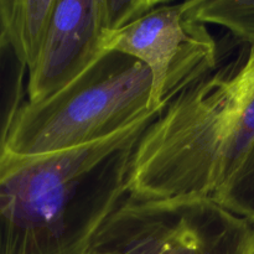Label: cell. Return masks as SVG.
Wrapping results in <instances>:
<instances>
[{
	"mask_svg": "<svg viewBox=\"0 0 254 254\" xmlns=\"http://www.w3.org/2000/svg\"><path fill=\"white\" fill-rule=\"evenodd\" d=\"M212 198L232 212L254 221V146L237 173Z\"/></svg>",
	"mask_w": 254,
	"mask_h": 254,
	"instance_id": "obj_10",
	"label": "cell"
},
{
	"mask_svg": "<svg viewBox=\"0 0 254 254\" xmlns=\"http://www.w3.org/2000/svg\"><path fill=\"white\" fill-rule=\"evenodd\" d=\"M161 1L163 0H103L104 20L109 37L140 19Z\"/></svg>",
	"mask_w": 254,
	"mask_h": 254,
	"instance_id": "obj_11",
	"label": "cell"
},
{
	"mask_svg": "<svg viewBox=\"0 0 254 254\" xmlns=\"http://www.w3.org/2000/svg\"><path fill=\"white\" fill-rule=\"evenodd\" d=\"M254 146V44L171 99L134 151L129 195L212 197Z\"/></svg>",
	"mask_w": 254,
	"mask_h": 254,
	"instance_id": "obj_2",
	"label": "cell"
},
{
	"mask_svg": "<svg viewBox=\"0 0 254 254\" xmlns=\"http://www.w3.org/2000/svg\"><path fill=\"white\" fill-rule=\"evenodd\" d=\"M57 0H9L7 40L15 52L31 68L49 32Z\"/></svg>",
	"mask_w": 254,
	"mask_h": 254,
	"instance_id": "obj_7",
	"label": "cell"
},
{
	"mask_svg": "<svg viewBox=\"0 0 254 254\" xmlns=\"http://www.w3.org/2000/svg\"><path fill=\"white\" fill-rule=\"evenodd\" d=\"M107 50L143 62L151 74V103L163 109L218 64V47L197 15V0H163L112 35Z\"/></svg>",
	"mask_w": 254,
	"mask_h": 254,
	"instance_id": "obj_5",
	"label": "cell"
},
{
	"mask_svg": "<svg viewBox=\"0 0 254 254\" xmlns=\"http://www.w3.org/2000/svg\"><path fill=\"white\" fill-rule=\"evenodd\" d=\"M109 32L103 0H57L49 32L29 72L26 102L64 89L106 54Z\"/></svg>",
	"mask_w": 254,
	"mask_h": 254,
	"instance_id": "obj_6",
	"label": "cell"
},
{
	"mask_svg": "<svg viewBox=\"0 0 254 254\" xmlns=\"http://www.w3.org/2000/svg\"><path fill=\"white\" fill-rule=\"evenodd\" d=\"M151 74L134 57L107 51L72 83L44 101L25 102L6 150L32 156L104 140L149 114Z\"/></svg>",
	"mask_w": 254,
	"mask_h": 254,
	"instance_id": "obj_3",
	"label": "cell"
},
{
	"mask_svg": "<svg viewBox=\"0 0 254 254\" xmlns=\"http://www.w3.org/2000/svg\"><path fill=\"white\" fill-rule=\"evenodd\" d=\"M159 112L96 143L0 156V254H89L129 195L136 145Z\"/></svg>",
	"mask_w": 254,
	"mask_h": 254,
	"instance_id": "obj_1",
	"label": "cell"
},
{
	"mask_svg": "<svg viewBox=\"0 0 254 254\" xmlns=\"http://www.w3.org/2000/svg\"><path fill=\"white\" fill-rule=\"evenodd\" d=\"M202 22L227 29L242 44H254V0H197Z\"/></svg>",
	"mask_w": 254,
	"mask_h": 254,
	"instance_id": "obj_9",
	"label": "cell"
},
{
	"mask_svg": "<svg viewBox=\"0 0 254 254\" xmlns=\"http://www.w3.org/2000/svg\"><path fill=\"white\" fill-rule=\"evenodd\" d=\"M7 16H9V0H0V46L7 40Z\"/></svg>",
	"mask_w": 254,
	"mask_h": 254,
	"instance_id": "obj_12",
	"label": "cell"
},
{
	"mask_svg": "<svg viewBox=\"0 0 254 254\" xmlns=\"http://www.w3.org/2000/svg\"><path fill=\"white\" fill-rule=\"evenodd\" d=\"M89 254H254V221L208 196L128 195Z\"/></svg>",
	"mask_w": 254,
	"mask_h": 254,
	"instance_id": "obj_4",
	"label": "cell"
},
{
	"mask_svg": "<svg viewBox=\"0 0 254 254\" xmlns=\"http://www.w3.org/2000/svg\"><path fill=\"white\" fill-rule=\"evenodd\" d=\"M27 67L19 59L9 41L0 46V154L6 150L7 140L25 96Z\"/></svg>",
	"mask_w": 254,
	"mask_h": 254,
	"instance_id": "obj_8",
	"label": "cell"
}]
</instances>
